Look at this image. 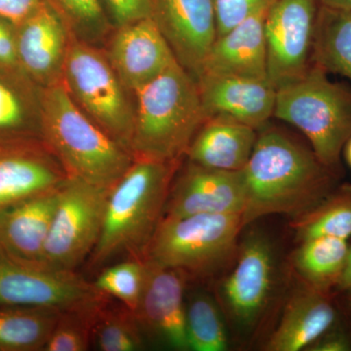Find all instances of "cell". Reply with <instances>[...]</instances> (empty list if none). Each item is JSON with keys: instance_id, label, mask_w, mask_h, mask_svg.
<instances>
[{"instance_id": "obj_1", "label": "cell", "mask_w": 351, "mask_h": 351, "mask_svg": "<svg viewBox=\"0 0 351 351\" xmlns=\"http://www.w3.org/2000/svg\"><path fill=\"white\" fill-rule=\"evenodd\" d=\"M241 174L245 226L269 215L299 218L327 197L331 184L329 168L313 149L278 129L258 133Z\"/></svg>"}, {"instance_id": "obj_2", "label": "cell", "mask_w": 351, "mask_h": 351, "mask_svg": "<svg viewBox=\"0 0 351 351\" xmlns=\"http://www.w3.org/2000/svg\"><path fill=\"white\" fill-rule=\"evenodd\" d=\"M179 163L134 160L108 193L100 239L89 257L91 269L104 267L122 256L145 260L163 218Z\"/></svg>"}, {"instance_id": "obj_3", "label": "cell", "mask_w": 351, "mask_h": 351, "mask_svg": "<svg viewBox=\"0 0 351 351\" xmlns=\"http://www.w3.org/2000/svg\"><path fill=\"white\" fill-rule=\"evenodd\" d=\"M134 96V158L180 161L206 121L195 78L177 62Z\"/></svg>"}, {"instance_id": "obj_4", "label": "cell", "mask_w": 351, "mask_h": 351, "mask_svg": "<svg viewBox=\"0 0 351 351\" xmlns=\"http://www.w3.org/2000/svg\"><path fill=\"white\" fill-rule=\"evenodd\" d=\"M43 138L69 178L112 189L133 154L73 103L62 83L44 88Z\"/></svg>"}, {"instance_id": "obj_5", "label": "cell", "mask_w": 351, "mask_h": 351, "mask_svg": "<svg viewBox=\"0 0 351 351\" xmlns=\"http://www.w3.org/2000/svg\"><path fill=\"white\" fill-rule=\"evenodd\" d=\"M274 117L299 129L320 162L334 167L351 137V90L311 64L301 77L277 89Z\"/></svg>"}, {"instance_id": "obj_6", "label": "cell", "mask_w": 351, "mask_h": 351, "mask_svg": "<svg viewBox=\"0 0 351 351\" xmlns=\"http://www.w3.org/2000/svg\"><path fill=\"white\" fill-rule=\"evenodd\" d=\"M244 226L240 214L163 217L147 247L145 260L179 270L188 278L210 276L237 254Z\"/></svg>"}, {"instance_id": "obj_7", "label": "cell", "mask_w": 351, "mask_h": 351, "mask_svg": "<svg viewBox=\"0 0 351 351\" xmlns=\"http://www.w3.org/2000/svg\"><path fill=\"white\" fill-rule=\"evenodd\" d=\"M62 84L92 121L130 151L135 96L115 73L103 48L73 38Z\"/></svg>"}, {"instance_id": "obj_8", "label": "cell", "mask_w": 351, "mask_h": 351, "mask_svg": "<svg viewBox=\"0 0 351 351\" xmlns=\"http://www.w3.org/2000/svg\"><path fill=\"white\" fill-rule=\"evenodd\" d=\"M110 191L69 178L61 189L43 263L75 271L90 257L100 239Z\"/></svg>"}, {"instance_id": "obj_9", "label": "cell", "mask_w": 351, "mask_h": 351, "mask_svg": "<svg viewBox=\"0 0 351 351\" xmlns=\"http://www.w3.org/2000/svg\"><path fill=\"white\" fill-rule=\"evenodd\" d=\"M76 271L18 257L0 245V306L66 311L108 299Z\"/></svg>"}, {"instance_id": "obj_10", "label": "cell", "mask_w": 351, "mask_h": 351, "mask_svg": "<svg viewBox=\"0 0 351 351\" xmlns=\"http://www.w3.org/2000/svg\"><path fill=\"white\" fill-rule=\"evenodd\" d=\"M317 0H274L265 15L267 78L276 89L295 82L313 64Z\"/></svg>"}, {"instance_id": "obj_11", "label": "cell", "mask_w": 351, "mask_h": 351, "mask_svg": "<svg viewBox=\"0 0 351 351\" xmlns=\"http://www.w3.org/2000/svg\"><path fill=\"white\" fill-rule=\"evenodd\" d=\"M237 254L234 267L221 284V297L237 326L250 329L269 304L276 258L269 240L260 232L247 235Z\"/></svg>"}, {"instance_id": "obj_12", "label": "cell", "mask_w": 351, "mask_h": 351, "mask_svg": "<svg viewBox=\"0 0 351 351\" xmlns=\"http://www.w3.org/2000/svg\"><path fill=\"white\" fill-rule=\"evenodd\" d=\"M75 36L60 14L44 0L31 15L16 24L20 68L43 88L60 84Z\"/></svg>"}, {"instance_id": "obj_13", "label": "cell", "mask_w": 351, "mask_h": 351, "mask_svg": "<svg viewBox=\"0 0 351 351\" xmlns=\"http://www.w3.org/2000/svg\"><path fill=\"white\" fill-rule=\"evenodd\" d=\"M245 202L241 171L210 169L189 161L173 180L163 217L243 215Z\"/></svg>"}, {"instance_id": "obj_14", "label": "cell", "mask_w": 351, "mask_h": 351, "mask_svg": "<svg viewBox=\"0 0 351 351\" xmlns=\"http://www.w3.org/2000/svg\"><path fill=\"white\" fill-rule=\"evenodd\" d=\"M103 49L115 73L133 94L178 62L152 18L114 29Z\"/></svg>"}, {"instance_id": "obj_15", "label": "cell", "mask_w": 351, "mask_h": 351, "mask_svg": "<svg viewBox=\"0 0 351 351\" xmlns=\"http://www.w3.org/2000/svg\"><path fill=\"white\" fill-rule=\"evenodd\" d=\"M152 19L193 77L217 39L213 0H152Z\"/></svg>"}, {"instance_id": "obj_16", "label": "cell", "mask_w": 351, "mask_h": 351, "mask_svg": "<svg viewBox=\"0 0 351 351\" xmlns=\"http://www.w3.org/2000/svg\"><path fill=\"white\" fill-rule=\"evenodd\" d=\"M196 82L206 120H230L258 130L274 117L277 89L269 80L202 73Z\"/></svg>"}, {"instance_id": "obj_17", "label": "cell", "mask_w": 351, "mask_h": 351, "mask_svg": "<svg viewBox=\"0 0 351 351\" xmlns=\"http://www.w3.org/2000/svg\"><path fill=\"white\" fill-rule=\"evenodd\" d=\"M68 180L43 141H0V209L61 188Z\"/></svg>"}, {"instance_id": "obj_18", "label": "cell", "mask_w": 351, "mask_h": 351, "mask_svg": "<svg viewBox=\"0 0 351 351\" xmlns=\"http://www.w3.org/2000/svg\"><path fill=\"white\" fill-rule=\"evenodd\" d=\"M147 263V278L136 316L143 332L176 350H189L184 297L188 276Z\"/></svg>"}, {"instance_id": "obj_19", "label": "cell", "mask_w": 351, "mask_h": 351, "mask_svg": "<svg viewBox=\"0 0 351 351\" xmlns=\"http://www.w3.org/2000/svg\"><path fill=\"white\" fill-rule=\"evenodd\" d=\"M269 8L251 16L217 38L201 66L197 77L207 73L269 80L263 29Z\"/></svg>"}, {"instance_id": "obj_20", "label": "cell", "mask_w": 351, "mask_h": 351, "mask_svg": "<svg viewBox=\"0 0 351 351\" xmlns=\"http://www.w3.org/2000/svg\"><path fill=\"white\" fill-rule=\"evenodd\" d=\"M62 186L0 209V245L18 257L43 263Z\"/></svg>"}, {"instance_id": "obj_21", "label": "cell", "mask_w": 351, "mask_h": 351, "mask_svg": "<svg viewBox=\"0 0 351 351\" xmlns=\"http://www.w3.org/2000/svg\"><path fill=\"white\" fill-rule=\"evenodd\" d=\"M336 318V309L324 292L306 285L289 300L280 322L272 332L265 350H306L332 329Z\"/></svg>"}, {"instance_id": "obj_22", "label": "cell", "mask_w": 351, "mask_h": 351, "mask_svg": "<svg viewBox=\"0 0 351 351\" xmlns=\"http://www.w3.org/2000/svg\"><path fill=\"white\" fill-rule=\"evenodd\" d=\"M258 130L239 122L208 119L189 145L186 156L189 162L210 169L241 171L246 166Z\"/></svg>"}, {"instance_id": "obj_23", "label": "cell", "mask_w": 351, "mask_h": 351, "mask_svg": "<svg viewBox=\"0 0 351 351\" xmlns=\"http://www.w3.org/2000/svg\"><path fill=\"white\" fill-rule=\"evenodd\" d=\"M43 92L23 71L0 68V141H43Z\"/></svg>"}, {"instance_id": "obj_24", "label": "cell", "mask_w": 351, "mask_h": 351, "mask_svg": "<svg viewBox=\"0 0 351 351\" xmlns=\"http://www.w3.org/2000/svg\"><path fill=\"white\" fill-rule=\"evenodd\" d=\"M62 311L0 306V351H43Z\"/></svg>"}, {"instance_id": "obj_25", "label": "cell", "mask_w": 351, "mask_h": 351, "mask_svg": "<svg viewBox=\"0 0 351 351\" xmlns=\"http://www.w3.org/2000/svg\"><path fill=\"white\" fill-rule=\"evenodd\" d=\"M313 63L351 80V10L321 6L316 19Z\"/></svg>"}, {"instance_id": "obj_26", "label": "cell", "mask_w": 351, "mask_h": 351, "mask_svg": "<svg viewBox=\"0 0 351 351\" xmlns=\"http://www.w3.org/2000/svg\"><path fill=\"white\" fill-rule=\"evenodd\" d=\"M348 250L345 239L323 237L304 240L295 253V270L307 286L324 292L338 284Z\"/></svg>"}, {"instance_id": "obj_27", "label": "cell", "mask_w": 351, "mask_h": 351, "mask_svg": "<svg viewBox=\"0 0 351 351\" xmlns=\"http://www.w3.org/2000/svg\"><path fill=\"white\" fill-rule=\"evenodd\" d=\"M186 307L189 350H228V332L217 302L209 295L198 292L191 295Z\"/></svg>"}, {"instance_id": "obj_28", "label": "cell", "mask_w": 351, "mask_h": 351, "mask_svg": "<svg viewBox=\"0 0 351 351\" xmlns=\"http://www.w3.org/2000/svg\"><path fill=\"white\" fill-rule=\"evenodd\" d=\"M294 228L300 242L314 237H351V191L325 198L317 206L295 218Z\"/></svg>"}, {"instance_id": "obj_29", "label": "cell", "mask_w": 351, "mask_h": 351, "mask_svg": "<svg viewBox=\"0 0 351 351\" xmlns=\"http://www.w3.org/2000/svg\"><path fill=\"white\" fill-rule=\"evenodd\" d=\"M93 341L101 351L144 350L145 334L136 313L121 304L101 308L95 324Z\"/></svg>"}, {"instance_id": "obj_30", "label": "cell", "mask_w": 351, "mask_h": 351, "mask_svg": "<svg viewBox=\"0 0 351 351\" xmlns=\"http://www.w3.org/2000/svg\"><path fill=\"white\" fill-rule=\"evenodd\" d=\"M108 302L103 301L62 311L43 351H85L93 341L95 324L101 308Z\"/></svg>"}, {"instance_id": "obj_31", "label": "cell", "mask_w": 351, "mask_h": 351, "mask_svg": "<svg viewBox=\"0 0 351 351\" xmlns=\"http://www.w3.org/2000/svg\"><path fill=\"white\" fill-rule=\"evenodd\" d=\"M78 40L103 48L112 32L98 0H46Z\"/></svg>"}, {"instance_id": "obj_32", "label": "cell", "mask_w": 351, "mask_h": 351, "mask_svg": "<svg viewBox=\"0 0 351 351\" xmlns=\"http://www.w3.org/2000/svg\"><path fill=\"white\" fill-rule=\"evenodd\" d=\"M145 278V261L129 258L104 269L93 283L101 294L119 300L127 308L136 313L144 292Z\"/></svg>"}, {"instance_id": "obj_33", "label": "cell", "mask_w": 351, "mask_h": 351, "mask_svg": "<svg viewBox=\"0 0 351 351\" xmlns=\"http://www.w3.org/2000/svg\"><path fill=\"white\" fill-rule=\"evenodd\" d=\"M274 0H213L216 14L217 38L223 36L240 23L271 5Z\"/></svg>"}, {"instance_id": "obj_34", "label": "cell", "mask_w": 351, "mask_h": 351, "mask_svg": "<svg viewBox=\"0 0 351 351\" xmlns=\"http://www.w3.org/2000/svg\"><path fill=\"white\" fill-rule=\"evenodd\" d=\"M112 31L152 18V0H98Z\"/></svg>"}, {"instance_id": "obj_35", "label": "cell", "mask_w": 351, "mask_h": 351, "mask_svg": "<svg viewBox=\"0 0 351 351\" xmlns=\"http://www.w3.org/2000/svg\"><path fill=\"white\" fill-rule=\"evenodd\" d=\"M0 68L21 71L16 43V24L0 16Z\"/></svg>"}, {"instance_id": "obj_36", "label": "cell", "mask_w": 351, "mask_h": 351, "mask_svg": "<svg viewBox=\"0 0 351 351\" xmlns=\"http://www.w3.org/2000/svg\"><path fill=\"white\" fill-rule=\"evenodd\" d=\"M44 0H0V16L18 24L36 11Z\"/></svg>"}, {"instance_id": "obj_37", "label": "cell", "mask_w": 351, "mask_h": 351, "mask_svg": "<svg viewBox=\"0 0 351 351\" xmlns=\"http://www.w3.org/2000/svg\"><path fill=\"white\" fill-rule=\"evenodd\" d=\"M311 351H348L351 350L350 339L343 332H326L306 348Z\"/></svg>"}, {"instance_id": "obj_38", "label": "cell", "mask_w": 351, "mask_h": 351, "mask_svg": "<svg viewBox=\"0 0 351 351\" xmlns=\"http://www.w3.org/2000/svg\"><path fill=\"white\" fill-rule=\"evenodd\" d=\"M338 284L343 290L351 294V247H350V250H348L345 267H343Z\"/></svg>"}, {"instance_id": "obj_39", "label": "cell", "mask_w": 351, "mask_h": 351, "mask_svg": "<svg viewBox=\"0 0 351 351\" xmlns=\"http://www.w3.org/2000/svg\"><path fill=\"white\" fill-rule=\"evenodd\" d=\"M321 6L337 10H351V0H319Z\"/></svg>"}, {"instance_id": "obj_40", "label": "cell", "mask_w": 351, "mask_h": 351, "mask_svg": "<svg viewBox=\"0 0 351 351\" xmlns=\"http://www.w3.org/2000/svg\"><path fill=\"white\" fill-rule=\"evenodd\" d=\"M345 156L348 165L351 167V137L350 138V140L346 142L345 145Z\"/></svg>"}]
</instances>
